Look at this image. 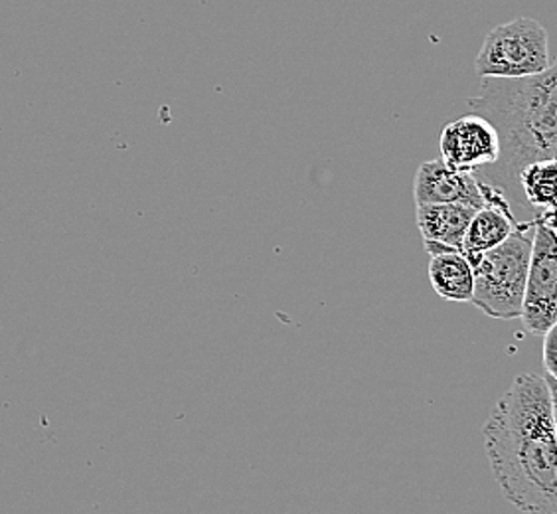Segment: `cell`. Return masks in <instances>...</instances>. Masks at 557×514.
<instances>
[{
    "instance_id": "ba28073f",
    "label": "cell",
    "mask_w": 557,
    "mask_h": 514,
    "mask_svg": "<svg viewBox=\"0 0 557 514\" xmlns=\"http://www.w3.org/2000/svg\"><path fill=\"white\" fill-rule=\"evenodd\" d=\"M481 191L484 196V208L476 210V215L472 216L462 242V252L469 257L500 246L515 234L516 228L522 224L516 220L512 204L508 203L506 194L500 188L481 181Z\"/></svg>"
},
{
    "instance_id": "5bb4252c",
    "label": "cell",
    "mask_w": 557,
    "mask_h": 514,
    "mask_svg": "<svg viewBox=\"0 0 557 514\" xmlns=\"http://www.w3.org/2000/svg\"><path fill=\"white\" fill-rule=\"evenodd\" d=\"M547 378V386H549V392H552V400H554V414H556V424H557V380H554V378H549V376L546 375Z\"/></svg>"
},
{
    "instance_id": "9c48e42d",
    "label": "cell",
    "mask_w": 557,
    "mask_h": 514,
    "mask_svg": "<svg viewBox=\"0 0 557 514\" xmlns=\"http://www.w3.org/2000/svg\"><path fill=\"white\" fill-rule=\"evenodd\" d=\"M429 259V281L435 293L445 301L471 303L474 293V276L467 254L455 247L423 244Z\"/></svg>"
},
{
    "instance_id": "6da1fadb",
    "label": "cell",
    "mask_w": 557,
    "mask_h": 514,
    "mask_svg": "<svg viewBox=\"0 0 557 514\" xmlns=\"http://www.w3.org/2000/svg\"><path fill=\"white\" fill-rule=\"evenodd\" d=\"M506 501L524 514H557V424L546 376L520 375L483 428Z\"/></svg>"
},
{
    "instance_id": "4fadbf2b",
    "label": "cell",
    "mask_w": 557,
    "mask_h": 514,
    "mask_svg": "<svg viewBox=\"0 0 557 514\" xmlns=\"http://www.w3.org/2000/svg\"><path fill=\"white\" fill-rule=\"evenodd\" d=\"M536 220L540 224L547 225L549 230H554L557 234V204L549 206V208H544V210L536 216Z\"/></svg>"
},
{
    "instance_id": "3957f363",
    "label": "cell",
    "mask_w": 557,
    "mask_h": 514,
    "mask_svg": "<svg viewBox=\"0 0 557 514\" xmlns=\"http://www.w3.org/2000/svg\"><path fill=\"white\" fill-rule=\"evenodd\" d=\"M534 222H524L515 234L479 256H467L474 276L472 305L493 319H520L524 307L525 281L530 271Z\"/></svg>"
},
{
    "instance_id": "8fae6325",
    "label": "cell",
    "mask_w": 557,
    "mask_h": 514,
    "mask_svg": "<svg viewBox=\"0 0 557 514\" xmlns=\"http://www.w3.org/2000/svg\"><path fill=\"white\" fill-rule=\"evenodd\" d=\"M520 193L532 208H549L557 204V157L528 164L518 176Z\"/></svg>"
},
{
    "instance_id": "7c38bea8",
    "label": "cell",
    "mask_w": 557,
    "mask_h": 514,
    "mask_svg": "<svg viewBox=\"0 0 557 514\" xmlns=\"http://www.w3.org/2000/svg\"><path fill=\"white\" fill-rule=\"evenodd\" d=\"M544 366L547 376L557 380V322L544 334Z\"/></svg>"
},
{
    "instance_id": "30bf717a",
    "label": "cell",
    "mask_w": 557,
    "mask_h": 514,
    "mask_svg": "<svg viewBox=\"0 0 557 514\" xmlns=\"http://www.w3.org/2000/svg\"><path fill=\"white\" fill-rule=\"evenodd\" d=\"M476 208L467 204H419L416 210L423 244L462 249V242Z\"/></svg>"
},
{
    "instance_id": "277c9868",
    "label": "cell",
    "mask_w": 557,
    "mask_h": 514,
    "mask_svg": "<svg viewBox=\"0 0 557 514\" xmlns=\"http://www.w3.org/2000/svg\"><path fill=\"white\" fill-rule=\"evenodd\" d=\"M552 65L546 28L528 16H518L493 28L474 60L479 77L518 79L544 74Z\"/></svg>"
},
{
    "instance_id": "52a82bcc",
    "label": "cell",
    "mask_w": 557,
    "mask_h": 514,
    "mask_svg": "<svg viewBox=\"0 0 557 514\" xmlns=\"http://www.w3.org/2000/svg\"><path fill=\"white\" fill-rule=\"evenodd\" d=\"M416 204H467L476 210L484 208L481 181L474 172L450 169L443 159L421 162L413 181Z\"/></svg>"
},
{
    "instance_id": "8992f818",
    "label": "cell",
    "mask_w": 557,
    "mask_h": 514,
    "mask_svg": "<svg viewBox=\"0 0 557 514\" xmlns=\"http://www.w3.org/2000/svg\"><path fill=\"white\" fill-rule=\"evenodd\" d=\"M440 149L441 159L447 162L450 169L476 172L498 161L500 139L488 119L469 113L443 127Z\"/></svg>"
},
{
    "instance_id": "7a4b0ae2",
    "label": "cell",
    "mask_w": 557,
    "mask_h": 514,
    "mask_svg": "<svg viewBox=\"0 0 557 514\" xmlns=\"http://www.w3.org/2000/svg\"><path fill=\"white\" fill-rule=\"evenodd\" d=\"M467 103L472 113L493 123L500 139V157L491 164L493 174L481 181L520 196V172L532 162L556 159L557 58L544 74L481 77L479 94Z\"/></svg>"
},
{
    "instance_id": "9a60e30c",
    "label": "cell",
    "mask_w": 557,
    "mask_h": 514,
    "mask_svg": "<svg viewBox=\"0 0 557 514\" xmlns=\"http://www.w3.org/2000/svg\"><path fill=\"white\" fill-rule=\"evenodd\" d=\"M556 157H557V152H556Z\"/></svg>"
},
{
    "instance_id": "5b68a950",
    "label": "cell",
    "mask_w": 557,
    "mask_h": 514,
    "mask_svg": "<svg viewBox=\"0 0 557 514\" xmlns=\"http://www.w3.org/2000/svg\"><path fill=\"white\" fill-rule=\"evenodd\" d=\"M520 319L525 331L536 336H544L557 322V234L537 220Z\"/></svg>"
}]
</instances>
